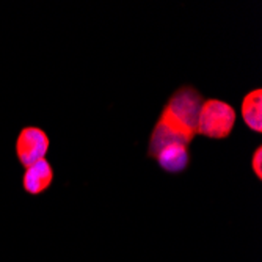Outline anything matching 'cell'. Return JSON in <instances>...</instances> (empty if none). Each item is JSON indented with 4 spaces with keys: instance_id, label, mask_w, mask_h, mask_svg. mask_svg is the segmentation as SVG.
Here are the masks:
<instances>
[{
    "instance_id": "1",
    "label": "cell",
    "mask_w": 262,
    "mask_h": 262,
    "mask_svg": "<svg viewBox=\"0 0 262 262\" xmlns=\"http://www.w3.org/2000/svg\"><path fill=\"white\" fill-rule=\"evenodd\" d=\"M201 104L203 96L195 86L184 85L178 88L163 105L151 132L148 156L156 157V154L170 143L190 145L196 135Z\"/></svg>"
},
{
    "instance_id": "2",
    "label": "cell",
    "mask_w": 262,
    "mask_h": 262,
    "mask_svg": "<svg viewBox=\"0 0 262 262\" xmlns=\"http://www.w3.org/2000/svg\"><path fill=\"white\" fill-rule=\"evenodd\" d=\"M237 113L234 107L228 102L219 99L203 101L198 113V129L196 134H201L209 138H228L234 129Z\"/></svg>"
},
{
    "instance_id": "3",
    "label": "cell",
    "mask_w": 262,
    "mask_h": 262,
    "mask_svg": "<svg viewBox=\"0 0 262 262\" xmlns=\"http://www.w3.org/2000/svg\"><path fill=\"white\" fill-rule=\"evenodd\" d=\"M51 140L47 134L39 127H24L16 141V154L19 162L26 166H30L42 159L49 151Z\"/></svg>"
},
{
    "instance_id": "4",
    "label": "cell",
    "mask_w": 262,
    "mask_h": 262,
    "mask_svg": "<svg viewBox=\"0 0 262 262\" xmlns=\"http://www.w3.org/2000/svg\"><path fill=\"white\" fill-rule=\"evenodd\" d=\"M54 181V168L46 159L30 165L24 171L22 187L30 195H39L51 187Z\"/></svg>"
},
{
    "instance_id": "5",
    "label": "cell",
    "mask_w": 262,
    "mask_h": 262,
    "mask_svg": "<svg viewBox=\"0 0 262 262\" xmlns=\"http://www.w3.org/2000/svg\"><path fill=\"white\" fill-rule=\"evenodd\" d=\"M162 170L168 173H181L184 171L190 163V151L188 145L182 143H170V145L163 146L154 157Z\"/></svg>"
},
{
    "instance_id": "6",
    "label": "cell",
    "mask_w": 262,
    "mask_h": 262,
    "mask_svg": "<svg viewBox=\"0 0 262 262\" xmlns=\"http://www.w3.org/2000/svg\"><path fill=\"white\" fill-rule=\"evenodd\" d=\"M242 118L251 130L257 134L262 130V90L260 88L251 90L250 93L245 94V98L242 99Z\"/></svg>"
},
{
    "instance_id": "7",
    "label": "cell",
    "mask_w": 262,
    "mask_h": 262,
    "mask_svg": "<svg viewBox=\"0 0 262 262\" xmlns=\"http://www.w3.org/2000/svg\"><path fill=\"white\" fill-rule=\"evenodd\" d=\"M251 168L256 174L257 179L262 178V148L257 146L254 154H253V159H251Z\"/></svg>"
}]
</instances>
